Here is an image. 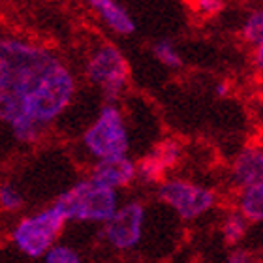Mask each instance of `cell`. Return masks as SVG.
<instances>
[{
    "label": "cell",
    "instance_id": "cell-6",
    "mask_svg": "<svg viewBox=\"0 0 263 263\" xmlns=\"http://www.w3.org/2000/svg\"><path fill=\"white\" fill-rule=\"evenodd\" d=\"M158 197L165 205L175 209L177 214L184 220H194L213 207L214 194L205 186H197L194 182L182 179H171L160 184Z\"/></svg>",
    "mask_w": 263,
    "mask_h": 263
},
{
    "label": "cell",
    "instance_id": "cell-18",
    "mask_svg": "<svg viewBox=\"0 0 263 263\" xmlns=\"http://www.w3.org/2000/svg\"><path fill=\"white\" fill-rule=\"evenodd\" d=\"M196 8L205 15H216L218 11H222L224 8V2H218V0H199L196 4Z\"/></svg>",
    "mask_w": 263,
    "mask_h": 263
},
{
    "label": "cell",
    "instance_id": "cell-19",
    "mask_svg": "<svg viewBox=\"0 0 263 263\" xmlns=\"http://www.w3.org/2000/svg\"><path fill=\"white\" fill-rule=\"evenodd\" d=\"M228 263H252V256L247 250H233L228 256Z\"/></svg>",
    "mask_w": 263,
    "mask_h": 263
},
{
    "label": "cell",
    "instance_id": "cell-13",
    "mask_svg": "<svg viewBox=\"0 0 263 263\" xmlns=\"http://www.w3.org/2000/svg\"><path fill=\"white\" fill-rule=\"evenodd\" d=\"M242 38L247 40L248 44H254L256 47L263 44V10L252 11L247 17V21L242 25Z\"/></svg>",
    "mask_w": 263,
    "mask_h": 263
},
{
    "label": "cell",
    "instance_id": "cell-14",
    "mask_svg": "<svg viewBox=\"0 0 263 263\" xmlns=\"http://www.w3.org/2000/svg\"><path fill=\"white\" fill-rule=\"evenodd\" d=\"M245 233H247V218L242 214L233 213L224 220V224H222V235H224L226 242L237 245L245 237Z\"/></svg>",
    "mask_w": 263,
    "mask_h": 263
},
{
    "label": "cell",
    "instance_id": "cell-16",
    "mask_svg": "<svg viewBox=\"0 0 263 263\" xmlns=\"http://www.w3.org/2000/svg\"><path fill=\"white\" fill-rule=\"evenodd\" d=\"M153 53H154V57H156L164 66H167V68H181L182 66L181 57H179L177 49L173 47V44L167 42V40H160L158 44L153 47Z\"/></svg>",
    "mask_w": 263,
    "mask_h": 263
},
{
    "label": "cell",
    "instance_id": "cell-10",
    "mask_svg": "<svg viewBox=\"0 0 263 263\" xmlns=\"http://www.w3.org/2000/svg\"><path fill=\"white\" fill-rule=\"evenodd\" d=\"M233 181L242 188H250L263 182V151L248 147L237 154L233 162Z\"/></svg>",
    "mask_w": 263,
    "mask_h": 263
},
{
    "label": "cell",
    "instance_id": "cell-11",
    "mask_svg": "<svg viewBox=\"0 0 263 263\" xmlns=\"http://www.w3.org/2000/svg\"><path fill=\"white\" fill-rule=\"evenodd\" d=\"M90 8L102 19L105 27L111 28L113 32L128 36L136 30V23L128 13V10L113 0H90Z\"/></svg>",
    "mask_w": 263,
    "mask_h": 263
},
{
    "label": "cell",
    "instance_id": "cell-4",
    "mask_svg": "<svg viewBox=\"0 0 263 263\" xmlns=\"http://www.w3.org/2000/svg\"><path fill=\"white\" fill-rule=\"evenodd\" d=\"M81 141L87 153L96 158V162L126 156L130 148V137L121 109L115 104H105L92 124L85 130Z\"/></svg>",
    "mask_w": 263,
    "mask_h": 263
},
{
    "label": "cell",
    "instance_id": "cell-17",
    "mask_svg": "<svg viewBox=\"0 0 263 263\" xmlns=\"http://www.w3.org/2000/svg\"><path fill=\"white\" fill-rule=\"evenodd\" d=\"M44 263H81V256L68 245H55L44 256Z\"/></svg>",
    "mask_w": 263,
    "mask_h": 263
},
{
    "label": "cell",
    "instance_id": "cell-5",
    "mask_svg": "<svg viewBox=\"0 0 263 263\" xmlns=\"http://www.w3.org/2000/svg\"><path fill=\"white\" fill-rule=\"evenodd\" d=\"M85 73L88 81L105 94V98L115 100L126 88L130 68L121 49L111 44H102L90 51L85 62Z\"/></svg>",
    "mask_w": 263,
    "mask_h": 263
},
{
    "label": "cell",
    "instance_id": "cell-8",
    "mask_svg": "<svg viewBox=\"0 0 263 263\" xmlns=\"http://www.w3.org/2000/svg\"><path fill=\"white\" fill-rule=\"evenodd\" d=\"M181 158V147L175 139H164L156 147L139 160L137 164V177H141L147 182L162 181L164 173L179 162Z\"/></svg>",
    "mask_w": 263,
    "mask_h": 263
},
{
    "label": "cell",
    "instance_id": "cell-9",
    "mask_svg": "<svg viewBox=\"0 0 263 263\" xmlns=\"http://www.w3.org/2000/svg\"><path fill=\"white\" fill-rule=\"evenodd\" d=\"M137 177V164L128 156H117V158L98 160L92 165L90 181L98 182L102 186L117 190V188L128 186Z\"/></svg>",
    "mask_w": 263,
    "mask_h": 263
},
{
    "label": "cell",
    "instance_id": "cell-3",
    "mask_svg": "<svg viewBox=\"0 0 263 263\" xmlns=\"http://www.w3.org/2000/svg\"><path fill=\"white\" fill-rule=\"evenodd\" d=\"M66 218L55 205L30 216H23L11 230L13 247L28 258H44L57 245Z\"/></svg>",
    "mask_w": 263,
    "mask_h": 263
},
{
    "label": "cell",
    "instance_id": "cell-7",
    "mask_svg": "<svg viewBox=\"0 0 263 263\" xmlns=\"http://www.w3.org/2000/svg\"><path fill=\"white\" fill-rule=\"evenodd\" d=\"M145 224V207L130 201L119 207L113 216L104 224V237L117 250H130L141 241Z\"/></svg>",
    "mask_w": 263,
    "mask_h": 263
},
{
    "label": "cell",
    "instance_id": "cell-15",
    "mask_svg": "<svg viewBox=\"0 0 263 263\" xmlns=\"http://www.w3.org/2000/svg\"><path fill=\"white\" fill-rule=\"evenodd\" d=\"M25 205V197L11 182H0V207L6 213H17Z\"/></svg>",
    "mask_w": 263,
    "mask_h": 263
},
{
    "label": "cell",
    "instance_id": "cell-12",
    "mask_svg": "<svg viewBox=\"0 0 263 263\" xmlns=\"http://www.w3.org/2000/svg\"><path fill=\"white\" fill-rule=\"evenodd\" d=\"M239 209L247 220L261 222L263 220V182L250 188H242L239 197Z\"/></svg>",
    "mask_w": 263,
    "mask_h": 263
},
{
    "label": "cell",
    "instance_id": "cell-20",
    "mask_svg": "<svg viewBox=\"0 0 263 263\" xmlns=\"http://www.w3.org/2000/svg\"><path fill=\"white\" fill-rule=\"evenodd\" d=\"M254 62L258 66V70L263 71V44L259 47H256V51H254Z\"/></svg>",
    "mask_w": 263,
    "mask_h": 263
},
{
    "label": "cell",
    "instance_id": "cell-1",
    "mask_svg": "<svg viewBox=\"0 0 263 263\" xmlns=\"http://www.w3.org/2000/svg\"><path fill=\"white\" fill-rule=\"evenodd\" d=\"M76 77L47 45L0 36V124L11 137L30 145L68 109L76 96Z\"/></svg>",
    "mask_w": 263,
    "mask_h": 263
},
{
    "label": "cell",
    "instance_id": "cell-21",
    "mask_svg": "<svg viewBox=\"0 0 263 263\" xmlns=\"http://www.w3.org/2000/svg\"><path fill=\"white\" fill-rule=\"evenodd\" d=\"M228 90H230V87H228L226 83H220V85H216V94H218V96H226V94H228Z\"/></svg>",
    "mask_w": 263,
    "mask_h": 263
},
{
    "label": "cell",
    "instance_id": "cell-2",
    "mask_svg": "<svg viewBox=\"0 0 263 263\" xmlns=\"http://www.w3.org/2000/svg\"><path fill=\"white\" fill-rule=\"evenodd\" d=\"M66 222H102L105 224L119 211L117 190L85 179L62 192L53 203Z\"/></svg>",
    "mask_w": 263,
    "mask_h": 263
}]
</instances>
